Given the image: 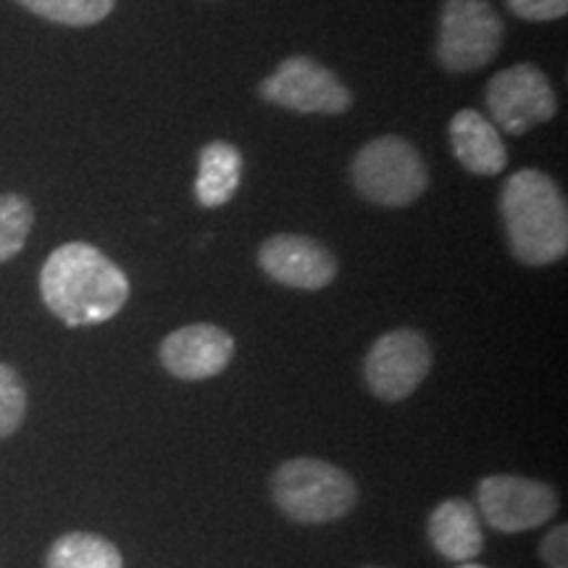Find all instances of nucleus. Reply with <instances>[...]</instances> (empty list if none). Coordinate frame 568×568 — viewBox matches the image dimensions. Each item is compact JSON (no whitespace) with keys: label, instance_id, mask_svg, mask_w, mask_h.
I'll return each instance as SVG.
<instances>
[{"label":"nucleus","instance_id":"nucleus-17","mask_svg":"<svg viewBox=\"0 0 568 568\" xmlns=\"http://www.w3.org/2000/svg\"><path fill=\"white\" fill-rule=\"evenodd\" d=\"M34 224V209L24 195H0V264L17 258L24 251Z\"/></svg>","mask_w":568,"mask_h":568},{"label":"nucleus","instance_id":"nucleus-13","mask_svg":"<svg viewBox=\"0 0 568 568\" xmlns=\"http://www.w3.org/2000/svg\"><path fill=\"white\" fill-rule=\"evenodd\" d=\"M429 542L439 556L453 564H468L485 550V535L477 506L464 497L439 503L429 516Z\"/></svg>","mask_w":568,"mask_h":568},{"label":"nucleus","instance_id":"nucleus-7","mask_svg":"<svg viewBox=\"0 0 568 568\" xmlns=\"http://www.w3.org/2000/svg\"><path fill=\"white\" fill-rule=\"evenodd\" d=\"M258 92L266 103L297 113H345L353 105V92L345 82L308 55L284 59L274 74L261 82Z\"/></svg>","mask_w":568,"mask_h":568},{"label":"nucleus","instance_id":"nucleus-9","mask_svg":"<svg viewBox=\"0 0 568 568\" xmlns=\"http://www.w3.org/2000/svg\"><path fill=\"white\" fill-rule=\"evenodd\" d=\"M432 368V347L416 329L382 335L364 361V379L385 403H400L414 395Z\"/></svg>","mask_w":568,"mask_h":568},{"label":"nucleus","instance_id":"nucleus-15","mask_svg":"<svg viewBox=\"0 0 568 568\" xmlns=\"http://www.w3.org/2000/svg\"><path fill=\"white\" fill-rule=\"evenodd\" d=\"M45 568H124V560L111 539L90 531H69L51 545Z\"/></svg>","mask_w":568,"mask_h":568},{"label":"nucleus","instance_id":"nucleus-4","mask_svg":"<svg viewBox=\"0 0 568 568\" xmlns=\"http://www.w3.org/2000/svg\"><path fill=\"white\" fill-rule=\"evenodd\" d=\"M353 184L364 201L385 209H406L429 187V169L414 142L385 134L366 142L353 159Z\"/></svg>","mask_w":568,"mask_h":568},{"label":"nucleus","instance_id":"nucleus-16","mask_svg":"<svg viewBox=\"0 0 568 568\" xmlns=\"http://www.w3.org/2000/svg\"><path fill=\"white\" fill-rule=\"evenodd\" d=\"M24 6L34 17L63 27H92L101 24L116 9V0H13Z\"/></svg>","mask_w":568,"mask_h":568},{"label":"nucleus","instance_id":"nucleus-2","mask_svg":"<svg viewBox=\"0 0 568 568\" xmlns=\"http://www.w3.org/2000/svg\"><path fill=\"white\" fill-rule=\"evenodd\" d=\"M500 213L514 258L548 266L566 258L568 209L558 182L539 169H521L503 184Z\"/></svg>","mask_w":568,"mask_h":568},{"label":"nucleus","instance_id":"nucleus-1","mask_svg":"<svg viewBox=\"0 0 568 568\" xmlns=\"http://www.w3.org/2000/svg\"><path fill=\"white\" fill-rule=\"evenodd\" d=\"M40 295L67 326H92L124 308L130 280L95 245L67 243L48 255L40 272Z\"/></svg>","mask_w":568,"mask_h":568},{"label":"nucleus","instance_id":"nucleus-10","mask_svg":"<svg viewBox=\"0 0 568 568\" xmlns=\"http://www.w3.org/2000/svg\"><path fill=\"white\" fill-rule=\"evenodd\" d=\"M258 266L284 287L316 290L329 287L337 276V258L322 243L305 234H274L258 251Z\"/></svg>","mask_w":568,"mask_h":568},{"label":"nucleus","instance_id":"nucleus-11","mask_svg":"<svg viewBox=\"0 0 568 568\" xmlns=\"http://www.w3.org/2000/svg\"><path fill=\"white\" fill-rule=\"evenodd\" d=\"M232 355L234 337L213 324L182 326L163 339L159 351L163 368L184 382L213 379L230 366Z\"/></svg>","mask_w":568,"mask_h":568},{"label":"nucleus","instance_id":"nucleus-18","mask_svg":"<svg viewBox=\"0 0 568 568\" xmlns=\"http://www.w3.org/2000/svg\"><path fill=\"white\" fill-rule=\"evenodd\" d=\"M27 416V389L19 372L0 364V439L11 437Z\"/></svg>","mask_w":568,"mask_h":568},{"label":"nucleus","instance_id":"nucleus-22","mask_svg":"<svg viewBox=\"0 0 568 568\" xmlns=\"http://www.w3.org/2000/svg\"><path fill=\"white\" fill-rule=\"evenodd\" d=\"M366 568H379V566H366Z\"/></svg>","mask_w":568,"mask_h":568},{"label":"nucleus","instance_id":"nucleus-5","mask_svg":"<svg viewBox=\"0 0 568 568\" xmlns=\"http://www.w3.org/2000/svg\"><path fill=\"white\" fill-rule=\"evenodd\" d=\"M506 24L489 0H445L439 11L437 61L453 74L487 67L500 53Z\"/></svg>","mask_w":568,"mask_h":568},{"label":"nucleus","instance_id":"nucleus-14","mask_svg":"<svg viewBox=\"0 0 568 568\" xmlns=\"http://www.w3.org/2000/svg\"><path fill=\"white\" fill-rule=\"evenodd\" d=\"M243 180V153L226 140H213L197 155L195 197L205 209L226 205Z\"/></svg>","mask_w":568,"mask_h":568},{"label":"nucleus","instance_id":"nucleus-21","mask_svg":"<svg viewBox=\"0 0 568 568\" xmlns=\"http://www.w3.org/2000/svg\"><path fill=\"white\" fill-rule=\"evenodd\" d=\"M456 568H487V566H479V564H471V560H468V564H460V566H456Z\"/></svg>","mask_w":568,"mask_h":568},{"label":"nucleus","instance_id":"nucleus-20","mask_svg":"<svg viewBox=\"0 0 568 568\" xmlns=\"http://www.w3.org/2000/svg\"><path fill=\"white\" fill-rule=\"evenodd\" d=\"M539 552H542V560L550 568H566V552H568V527L566 524H558L556 529L548 531V537L539 545Z\"/></svg>","mask_w":568,"mask_h":568},{"label":"nucleus","instance_id":"nucleus-3","mask_svg":"<svg viewBox=\"0 0 568 568\" xmlns=\"http://www.w3.org/2000/svg\"><path fill=\"white\" fill-rule=\"evenodd\" d=\"M272 495L284 516L305 527L339 521L358 503L351 474L316 458L284 460L272 477Z\"/></svg>","mask_w":568,"mask_h":568},{"label":"nucleus","instance_id":"nucleus-6","mask_svg":"<svg viewBox=\"0 0 568 568\" xmlns=\"http://www.w3.org/2000/svg\"><path fill=\"white\" fill-rule=\"evenodd\" d=\"M487 109L497 130L518 138L550 122L558 111V98L542 69H537L535 63H516L497 71L489 80Z\"/></svg>","mask_w":568,"mask_h":568},{"label":"nucleus","instance_id":"nucleus-12","mask_svg":"<svg viewBox=\"0 0 568 568\" xmlns=\"http://www.w3.org/2000/svg\"><path fill=\"white\" fill-rule=\"evenodd\" d=\"M450 145L460 166L471 174L495 176L508 166L506 142L485 113L464 109L450 119Z\"/></svg>","mask_w":568,"mask_h":568},{"label":"nucleus","instance_id":"nucleus-8","mask_svg":"<svg viewBox=\"0 0 568 568\" xmlns=\"http://www.w3.org/2000/svg\"><path fill=\"white\" fill-rule=\"evenodd\" d=\"M477 508L487 527L516 535L548 524L558 514V495L545 481L495 474L479 481Z\"/></svg>","mask_w":568,"mask_h":568},{"label":"nucleus","instance_id":"nucleus-19","mask_svg":"<svg viewBox=\"0 0 568 568\" xmlns=\"http://www.w3.org/2000/svg\"><path fill=\"white\" fill-rule=\"evenodd\" d=\"M506 3L524 21H556L568 13V0H506Z\"/></svg>","mask_w":568,"mask_h":568}]
</instances>
